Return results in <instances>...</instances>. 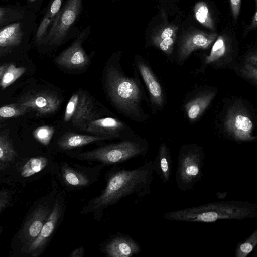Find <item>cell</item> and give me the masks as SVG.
Instances as JSON below:
<instances>
[{
	"instance_id": "6da1fadb",
	"label": "cell",
	"mask_w": 257,
	"mask_h": 257,
	"mask_svg": "<svg viewBox=\"0 0 257 257\" xmlns=\"http://www.w3.org/2000/svg\"><path fill=\"white\" fill-rule=\"evenodd\" d=\"M154 169L153 161H146L134 169L117 166L108 170L105 175V187L100 193L90 199L82 208L80 214H91L99 221L109 207L128 196L142 199L151 192Z\"/></svg>"
},
{
	"instance_id": "7a4b0ae2",
	"label": "cell",
	"mask_w": 257,
	"mask_h": 257,
	"mask_svg": "<svg viewBox=\"0 0 257 257\" xmlns=\"http://www.w3.org/2000/svg\"><path fill=\"white\" fill-rule=\"evenodd\" d=\"M121 52L113 53L106 63L102 82L104 92L112 105L126 117L138 122L149 118L142 107L146 97L138 78L127 76L119 64Z\"/></svg>"
},
{
	"instance_id": "3957f363",
	"label": "cell",
	"mask_w": 257,
	"mask_h": 257,
	"mask_svg": "<svg viewBox=\"0 0 257 257\" xmlns=\"http://www.w3.org/2000/svg\"><path fill=\"white\" fill-rule=\"evenodd\" d=\"M257 217V204L231 200L209 203L169 211L163 216L170 221L210 223L221 220H240Z\"/></svg>"
},
{
	"instance_id": "277c9868",
	"label": "cell",
	"mask_w": 257,
	"mask_h": 257,
	"mask_svg": "<svg viewBox=\"0 0 257 257\" xmlns=\"http://www.w3.org/2000/svg\"><path fill=\"white\" fill-rule=\"evenodd\" d=\"M218 128L224 138L236 143L254 141L256 116L253 107L242 98L233 97L224 102Z\"/></svg>"
},
{
	"instance_id": "5b68a950",
	"label": "cell",
	"mask_w": 257,
	"mask_h": 257,
	"mask_svg": "<svg viewBox=\"0 0 257 257\" xmlns=\"http://www.w3.org/2000/svg\"><path fill=\"white\" fill-rule=\"evenodd\" d=\"M148 150L149 145L145 140L130 137L90 150L68 151L64 155L78 161L98 162L105 166H114L144 156Z\"/></svg>"
},
{
	"instance_id": "8992f818",
	"label": "cell",
	"mask_w": 257,
	"mask_h": 257,
	"mask_svg": "<svg viewBox=\"0 0 257 257\" xmlns=\"http://www.w3.org/2000/svg\"><path fill=\"white\" fill-rule=\"evenodd\" d=\"M204 158L205 154L200 145L187 144L181 147L175 174L179 189L184 192L189 191L201 179Z\"/></svg>"
},
{
	"instance_id": "52a82bcc",
	"label": "cell",
	"mask_w": 257,
	"mask_h": 257,
	"mask_svg": "<svg viewBox=\"0 0 257 257\" xmlns=\"http://www.w3.org/2000/svg\"><path fill=\"white\" fill-rule=\"evenodd\" d=\"M105 166L98 163L93 166H84L76 163L62 161L58 163V179L65 191H76L86 189L99 179Z\"/></svg>"
},
{
	"instance_id": "ba28073f",
	"label": "cell",
	"mask_w": 257,
	"mask_h": 257,
	"mask_svg": "<svg viewBox=\"0 0 257 257\" xmlns=\"http://www.w3.org/2000/svg\"><path fill=\"white\" fill-rule=\"evenodd\" d=\"M83 0H66L54 17L43 40L50 46H58L66 42L78 21Z\"/></svg>"
},
{
	"instance_id": "9c48e42d",
	"label": "cell",
	"mask_w": 257,
	"mask_h": 257,
	"mask_svg": "<svg viewBox=\"0 0 257 257\" xmlns=\"http://www.w3.org/2000/svg\"><path fill=\"white\" fill-rule=\"evenodd\" d=\"M97 117L90 96L83 90H78L71 96L66 106L63 117L65 123L84 132L87 122Z\"/></svg>"
},
{
	"instance_id": "30bf717a",
	"label": "cell",
	"mask_w": 257,
	"mask_h": 257,
	"mask_svg": "<svg viewBox=\"0 0 257 257\" xmlns=\"http://www.w3.org/2000/svg\"><path fill=\"white\" fill-rule=\"evenodd\" d=\"M67 201L65 194L57 193L52 210L36 238L28 246V252L37 255L50 241L62 222L66 210Z\"/></svg>"
},
{
	"instance_id": "8fae6325",
	"label": "cell",
	"mask_w": 257,
	"mask_h": 257,
	"mask_svg": "<svg viewBox=\"0 0 257 257\" xmlns=\"http://www.w3.org/2000/svg\"><path fill=\"white\" fill-rule=\"evenodd\" d=\"M88 26L78 33L71 44L55 59V63L66 70H82L90 63V58L84 51L82 44L90 33Z\"/></svg>"
},
{
	"instance_id": "7c38bea8",
	"label": "cell",
	"mask_w": 257,
	"mask_h": 257,
	"mask_svg": "<svg viewBox=\"0 0 257 257\" xmlns=\"http://www.w3.org/2000/svg\"><path fill=\"white\" fill-rule=\"evenodd\" d=\"M218 93V89L209 86L196 87L185 97L183 108L191 122H195L203 114Z\"/></svg>"
},
{
	"instance_id": "4fadbf2b",
	"label": "cell",
	"mask_w": 257,
	"mask_h": 257,
	"mask_svg": "<svg viewBox=\"0 0 257 257\" xmlns=\"http://www.w3.org/2000/svg\"><path fill=\"white\" fill-rule=\"evenodd\" d=\"M62 99L51 91H39L25 96L19 105L23 108L32 110L37 116H45L55 113L59 108Z\"/></svg>"
},
{
	"instance_id": "5bb4252c",
	"label": "cell",
	"mask_w": 257,
	"mask_h": 257,
	"mask_svg": "<svg viewBox=\"0 0 257 257\" xmlns=\"http://www.w3.org/2000/svg\"><path fill=\"white\" fill-rule=\"evenodd\" d=\"M135 62L148 91L153 110H161L166 104V97L160 81L149 65L142 58L136 56Z\"/></svg>"
},
{
	"instance_id": "9a60e30c",
	"label": "cell",
	"mask_w": 257,
	"mask_h": 257,
	"mask_svg": "<svg viewBox=\"0 0 257 257\" xmlns=\"http://www.w3.org/2000/svg\"><path fill=\"white\" fill-rule=\"evenodd\" d=\"M231 45L225 38L220 36L214 43L210 52L204 57L198 71L204 70L207 67L215 69L229 68L232 69L237 63Z\"/></svg>"
},
{
	"instance_id": "2e32d148",
	"label": "cell",
	"mask_w": 257,
	"mask_h": 257,
	"mask_svg": "<svg viewBox=\"0 0 257 257\" xmlns=\"http://www.w3.org/2000/svg\"><path fill=\"white\" fill-rule=\"evenodd\" d=\"M100 251L108 257H131L141 251L140 244L127 234H114L102 242Z\"/></svg>"
},
{
	"instance_id": "e0dca14e",
	"label": "cell",
	"mask_w": 257,
	"mask_h": 257,
	"mask_svg": "<svg viewBox=\"0 0 257 257\" xmlns=\"http://www.w3.org/2000/svg\"><path fill=\"white\" fill-rule=\"evenodd\" d=\"M216 37V33L199 31H193L184 35L179 43L175 58L177 64L182 65L194 51L208 48Z\"/></svg>"
},
{
	"instance_id": "ac0fdd59",
	"label": "cell",
	"mask_w": 257,
	"mask_h": 257,
	"mask_svg": "<svg viewBox=\"0 0 257 257\" xmlns=\"http://www.w3.org/2000/svg\"><path fill=\"white\" fill-rule=\"evenodd\" d=\"M128 127L120 120L106 117H95L89 120L85 126V132L89 134L108 137L114 139H125L132 137L131 135L125 133Z\"/></svg>"
},
{
	"instance_id": "d6986e66",
	"label": "cell",
	"mask_w": 257,
	"mask_h": 257,
	"mask_svg": "<svg viewBox=\"0 0 257 257\" xmlns=\"http://www.w3.org/2000/svg\"><path fill=\"white\" fill-rule=\"evenodd\" d=\"M44 203L34 210L23 229V235L28 246L39 235L50 214L54 204Z\"/></svg>"
},
{
	"instance_id": "ffe728a7",
	"label": "cell",
	"mask_w": 257,
	"mask_h": 257,
	"mask_svg": "<svg viewBox=\"0 0 257 257\" xmlns=\"http://www.w3.org/2000/svg\"><path fill=\"white\" fill-rule=\"evenodd\" d=\"M112 139L108 137L67 132L58 139L56 145L59 152L65 153L94 142Z\"/></svg>"
},
{
	"instance_id": "44dd1931",
	"label": "cell",
	"mask_w": 257,
	"mask_h": 257,
	"mask_svg": "<svg viewBox=\"0 0 257 257\" xmlns=\"http://www.w3.org/2000/svg\"><path fill=\"white\" fill-rule=\"evenodd\" d=\"M21 24L18 22L0 29V55L9 52L22 42Z\"/></svg>"
},
{
	"instance_id": "7402d4cb",
	"label": "cell",
	"mask_w": 257,
	"mask_h": 257,
	"mask_svg": "<svg viewBox=\"0 0 257 257\" xmlns=\"http://www.w3.org/2000/svg\"><path fill=\"white\" fill-rule=\"evenodd\" d=\"M177 32V28L172 25L161 28L151 35V43L169 56L173 51Z\"/></svg>"
},
{
	"instance_id": "603a6c76",
	"label": "cell",
	"mask_w": 257,
	"mask_h": 257,
	"mask_svg": "<svg viewBox=\"0 0 257 257\" xmlns=\"http://www.w3.org/2000/svg\"><path fill=\"white\" fill-rule=\"evenodd\" d=\"M153 165L154 171L157 174L161 181L164 184H168L172 173V161L170 150L165 143L160 145Z\"/></svg>"
},
{
	"instance_id": "cb8c5ba5",
	"label": "cell",
	"mask_w": 257,
	"mask_h": 257,
	"mask_svg": "<svg viewBox=\"0 0 257 257\" xmlns=\"http://www.w3.org/2000/svg\"><path fill=\"white\" fill-rule=\"evenodd\" d=\"M63 0H50L46 13L39 26L36 33L37 40L43 42L49 27L50 26L54 17L61 9Z\"/></svg>"
},
{
	"instance_id": "d4e9b609",
	"label": "cell",
	"mask_w": 257,
	"mask_h": 257,
	"mask_svg": "<svg viewBox=\"0 0 257 257\" xmlns=\"http://www.w3.org/2000/svg\"><path fill=\"white\" fill-rule=\"evenodd\" d=\"M50 159L46 156H40L30 158L24 165L21 174L23 177H29L46 169L51 165Z\"/></svg>"
},
{
	"instance_id": "484cf974",
	"label": "cell",
	"mask_w": 257,
	"mask_h": 257,
	"mask_svg": "<svg viewBox=\"0 0 257 257\" xmlns=\"http://www.w3.org/2000/svg\"><path fill=\"white\" fill-rule=\"evenodd\" d=\"M26 71L22 67H16L14 64H9L0 81V87L4 89L20 78Z\"/></svg>"
},
{
	"instance_id": "4316f807",
	"label": "cell",
	"mask_w": 257,
	"mask_h": 257,
	"mask_svg": "<svg viewBox=\"0 0 257 257\" xmlns=\"http://www.w3.org/2000/svg\"><path fill=\"white\" fill-rule=\"evenodd\" d=\"M236 74L251 84L257 86V66L247 63H237L232 69Z\"/></svg>"
},
{
	"instance_id": "83f0119b",
	"label": "cell",
	"mask_w": 257,
	"mask_h": 257,
	"mask_svg": "<svg viewBox=\"0 0 257 257\" xmlns=\"http://www.w3.org/2000/svg\"><path fill=\"white\" fill-rule=\"evenodd\" d=\"M257 245V229L245 240L239 242L235 248V257H246Z\"/></svg>"
},
{
	"instance_id": "f1b7e54d",
	"label": "cell",
	"mask_w": 257,
	"mask_h": 257,
	"mask_svg": "<svg viewBox=\"0 0 257 257\" xmlns=\"http://www.w3.org/2000/svg\"><path fill=\"white\" fill-rule=\"evenodd\" d=\"M17 156V152L6 134L0 135V162H11Z\"/></svg>"
},
{
	"instance_id": "f546056e",
	"label": "cell",
	"mask_w": 257,
	"mask_h": 257,
	"mask_svg": "<svg viewBox=\"0 0 257 257\" xmlns=\"http://www.w3.org/2000/svg\"><path fill=\"white\" fill-rule=\"evenodd\" d=\"M194 13L197 20L205 27L213 29V21L206 3L200 2L194 7Z\"/></svg>"
},
{
	"instance_id": "4dcf8cb0",
	"label": "cell",
	"mask_w": 257,
	"mask_h": 257,
	"mask_svg": "<svg viewBox=\"0 0 257 257\" xmlns=\"http://www.w3.org/2000/svg\"><path fill=\"white\" fill-rule=\"evenodd\" d=\"M27 112L19 104H11L0 107V120L17 117L24 115Z\"/></svg>"
},
{
	"instance_id": "1f68e13d",
	"label": "cell",
	"mask_w": 257,
	"mask_h": 257,
	"mask_svg": "<svg viewBox=\"0 0 257 257\" xmlns=\"http://www.w3.org/2000/svg\"><path fill=\"white\" fill-rule=\"evenodd\" d=\"M54 132L53 126L44 125L36 128L33 132V136L38 142L47 146L49 144Z\"/></svg>"
},
{
	"instance_id": "d6a6232c",
	"label": "cell",
	"mask_w": 257,
	"mask_h": 257,
	"mask_svg": "<svg viewBox=\"0 0 257 257\" xmlns=\"http://www.w3.org/2000/svg\"><path fill=\"white\" fill-rule=\"evenodd\" d=\"M18 12L12 9L0 7V25L11 21L12 19L17 18Z\"/></svg>"
},
{
	"instance_id": "836d02e7",
	"label": "cell",
	"mask_w": 257,
	"mask_h": 257,
	"mask_svg": "<svg viewBox=\"0 0 257 257\" xmlns=\"http://www.w3.org/2000/svg\"><path fill=\"white\" fill-rule=\"evenodd\" d=\"M10 201V196L9 191L0 190V212L5 209Z\"/></svg>"
},
{
	"instance_id": "e575fe53",
	"label": "cell",
	"mask_w": 257,
	"mask_h": 257,
	"mask_svg": "<svg viewBox=\"0 0 257 257\" xmlns=\"http://www.w3.org/2000/svg\"><path fill=\"white\" fill-rule=\"evenodd\" d=\"M241 62L257 66V54L256 51L250 52L245 56Z\"/></svg>"
},
{
	"instance_id": "d590c367",
	"label": "cell",
	"mask_w": 257,
	"mask_h": 257,
	"mask_svg": "<svg viewBox=\"0 0 257 257\" xmlns=\"http://www.w3.org/2000/svg\"><path fill=\"white\" fill-rule=\"evenodd\" d=\"M232 14L235 19H236L238 16L240 5L241 0H230Z\"/></svg>"
},
{
	"instance_id": "8d00e7d4",
	"label": "cell",
	"mask_w": 257,
	"mask_h": 257,
	"mask_svg": "<svg viewBox=\"0 0 257 257\" xmlns=\"http://www.w3.org/2000/svg\"><path fill=\"white\" fill-rule=\"evenodd\" d=\"M85 249L83 245H81L74 249L70 253L69 257H84Z\"/></svg>"
},
{
	"instance_id": "74e56055",
	"label": "cell",
	"mask_w": 257,
	"mask_h": 257,
	"mask_svg": "<svg viewBox=\"0 0 257 257\" xmlns=\"http://www.w3.org/2000/svg\"><path fill=\"white\" fill-rule=\"evenodd\" d=\"M8 64H4V65L0 66V81H1V79H2V77L3 76V73H4V71H5L6 67L8 65Z\"/></svg>"
},
{
	"instance_id": "f35d334b",
	"label": "cell",
	"mask_w": 257,
	"mask_h": 257,
	"mask_svg": "<svg viewBox=\"0 0 257 257\" xmlns=\"http://www.w3.org/2000/svg\"><path fill=\"white\" fill-rule=\"evenodd\" d=\"M29 1L31 2H33L35 1L36 0H29Z\"/></svg>"
},
{
	"instance_id": "ab89813d",
	"label": "cell",
	"mask_w": 257,
	"mask_h": 257,
	"mask_svg": "<svg viewBox=\"0 0 257 257\" xmlns=\"http://www.w3.org/2000/svg\"><path fill=\"white\" fill-rule=\"evenodd\" d=\"M1 169V167H0V169Z\"/></svg>"
}]
</instances>
